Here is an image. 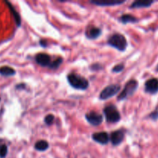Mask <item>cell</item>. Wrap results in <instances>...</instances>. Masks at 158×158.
<instances>
[{"label": "cell", "mask_w": 158, "mask_h": 158, "mask_svg": "<svg viewBox=\"0 0 158 158\" xmlns=\"http://www.w3.org/2000/svg\"><path fill=\"white\" fill-rule=\"evenodd\" d=\"M68 80L69 84L74 89L85 90L89 86V83L86 79L75 73L69 74L68 76Z\"/></svg>", "instance_id": "6da1fadb"}, {"label": "cell", "mask_w": 158, "mask_h": 158, "mask_svg": "<svg viewBox=\"0 0 158 158\" xmlns=\"http://www.w3.org/2000/svg\"><path fill=\"white\" fill-rule=\"evenodd\" d=\"M108 43L109 46H112L115 49H118L121 52L125 51L126 49L127 46H128L127 40L125 38V36L119 33L113 34L112 35H111L108 38Z\"/></svg>", "instance_id": "7a4b0ae2"}, {"label": "cell", "mask_w": 158, "mask_h": 158, "mask_svg": "<svg viewBox=\"0 0 158 158\" xmlns=\"http://www.w3.org/2000/svg\"><path fill=\"white\" fill-rule=\"evenodd\" d=\"M104 114L107 122L117 123L120 120V114L114 105H109L104 109Z\"/></svg>", "instance_id": "3957f363"}, {"label": "cell", "mask_w": 158, "mask_h": 158, "mask_svg": "<svg viewBox=\"0 0 158 158\" xmlns=\"http://www.w3.org/2000/svg\"><path fill=\"white\" fill-rule=\"evenodd\" d=\"M138 87V83L136 80H129L128 83L125 84V87H124L123 90L122 91L118 97V100H123L125 98H127L129 96L133 95L136 90Z\"/></svg>", "instance_id": "277c9868"}, {"label": "cell", "mask_w": 158, "mask_h": 158, "mask_svg": "<svg viewBox=\"0 0 158 158\" xmlns=\"http://www.w3.org/2000/svg\"><path fill=\"white\" fill-rule=\"evenodd\" d=\"M120 86L119 85H109V86H106L103 90L101 92L100 96H99V98L101 100H107V99L110 98V97H114L115 95L118 94L120 90Z\"/></svg>", "instance_id": "5b68a950"}, {"label": "cell", "mask_w": 158, "mask_h": 158, "mask_svg": "<svg viewBox=\"0 0 158 158\" xmlns=\"http://www.w3.org/2000/svg\"><path fill=\"white\" fill-rule=\"evenodd\" d=\"M85 118L88 120V123H91L93 126L100 125L102 123V120H103V117L101 114L95 112H93V111L85 115Z\"/></svg>", "instance_id": "8992f818"}, {"label": "cell", "mask_w": 158, "mask_h": 158, "mask_svg": "<svg viewBox=\"0 0 158 158\" xmlns=\"http://www.w3.org/2000/svg\"><path fill=\"white\" fill-rule=\"evenodd\" d=\"M36 62L37 64L43 67H50L52 63L51 58L48 54L39 53L36 56Z\"/></svg>", "instance_id": "52a82bcc"}, {"label": "cell", "mask_w": 158, "mask_h": 158, "mask_svg": "<svg viewBox=\"0 0 158 158\" xmlns=\"http://www.w3.org/2000/svg\"><path fill=\"white\" fill-rule=\"evenodd\" d=\"M145 91L148 94H155L158 92V79L153 78L145 83Z\"/></svg>", "instance_id": "ba28073f"}, {"label": "cell", "mask_w": 158, "mask_h": 158, "mask_svg": "<svg viewBox=\"0 0 158 158\" xmlns=\"http://www.w3.org/2000/svg\"><path fill=\"white\" fill-rule=\"evenodd\" d=\"M92 139L101 144H107L109 142V136L106 132L95 133L92 135Z\"/></svg>", "instance_id": "9c48e42d"}, {"label": "cell", "mask_w": 158, "mask_h": 158, "mask_svg": "<svg viewBox=\"0 0 158 158\" xmlns=\"http://www.w3.org/2000/svg\"><path fill=\"white\" fill-rule=\"evenodd\" d=\"M124 139V133L123 131L119 130V131H114L110 135V140L112 143L115 146L120 144Z\"/></svg>", "instance_id": "30bf717a"}, {"label": "cell", "mask_w": 158, "mask_h": 158, "mask_svg": "<svg viewBox=\"0 0 158 158\" xmlns=\"http://www.w3.org/2000/svg\"><path fill=\"white\" fill-rule=\"evenodd\" d=\"M125 2L124 0L122 1H117V0H91V3L99 6H111L120 5Z\"/></svg>", "instance_id": "8fae6325"}, {"label": "cell", "mask_w": 158, "mask_h": 158, "mask_svg": "<svg viewBox=\"0 0 158 158\" xmlns=\"http://www.w3.org/2000/svg\"><path fill=\"white\" fill-rule=\"evenodd\" d=\"M102 34V30L97 27H91L86 31L85 35L90 40H94L99 37Z\"/></svg>", "instance_id": "7c38bea8"}, {"label": "cell", "mask_w": 158, "mask_h": 158, "mask_svg": "<svg viewBox=\"0 0 158 158\" xmlns=\"http://www.w3.org/2000/svg\"><path fill=\"white\" fill-rule=\"evenodd\" d=\"M154 2L153 1L151 0H138V1L133 2L132 3L130 8L131 9H136V8H146V7H150L153 3Z\"/></svg>", "instance_id": "4fadbf2b"}, {"label": "cell", "mask_w": 158, "mask_h": 158, "mask_svg": "<svg viewBox=\"0 0 158 158\" xmlns=\"http://www.w3.org/2000/svg\"><path fill=\"white\" fill-rule=\"evenodd\" d=\"M6 3L8 5V6H9V9H10L11 12H12V15H13L14 20H15L16 26H20V25H21V19H20V14L16 12V10L15 9V8L12 6V4H11L10 2H6Z\"/></svg>", "instance_id": "5bb4252c"}, {"label": "cell", "mask_w": 158, "mask_h": 158, "mask_svg": "<svg viewBox=\"0 0 158 158\" xmlns=\"http://www.w3.org/2000/svg\"><path fill=\"white\" fill-rule=\"evenodd\" d=\"M0 74L5 77H11L15 74V70L9 66H2L0 67Z\"/></svg>", "instance_id": "9a60e30c"}, {"label": "cell", "mask_w": 158, "mask_h": 158, "mask_svg": "<svg viewBox=\"0 0 158 158\" xmlns=\"http://www.w3.org/2000/svg\"><path fill=\"white\" fill-rule=\"evenodd\" d=\"M120 21L122 22L123 24H127V23H136L138 21L137 19L134 17L133 15H129V14H125L122 15L120 17Z\"/></svg>", "instance_id": "2e32d148"}, {"label": "cell", "mask_w": 158, "mask_h": 158, "mask_svg": "<svg viewBox=\"0 0 158 158\" xmlns=\"http://www.w3.org/2000/svg\"><path fill=\"white\" fill-rule=\"evenodd\" d=\"M35 149L39 151H45L49 148V143L46 140H39L34 146Z\"/></svg>", "instance_id": "e0dca14e"}, {"label": "cell", "mask_w": 158, "mask_h": 158, "mask_svg": "<svg viewBox=\"0 0 158 158\" xmlns=\"http://www.w3.org/2000/svg\"><path fill=\"white\" fill-rule=\"evenodd\" d=\"M62 61H63V59L60 58V57L57 58L54 61H52V63H51L50 66V69H57L62 63Z\"/></svg>", "instance_id": "ac0fdd59"}, {"label": "cell", "mask_w": 158, "mask_h": 158, "mask_svg": "<svg viewBox=\"0 0 158 158\" xmlns=\"http://www.w3.org/2000/svg\"><path fill=\"white\" fill-rule=\"evenodd\" d=\"M8 153V148L6 144H2L0 146V157L5 158Z\"/></svg>", "instance_id": "d6986e66"}, {"label": "cell", "mask_w": 158, "mask_h": 158, "mask_svg": "<svg viewBox=\"0 0 158 158\" xmlns=\"http://www.w3.org/2000/svg\"><path fill=\"white\" fill-rule=\"evenodd\" d=\"M54 115L52 114H49V115L46 116L44 119V122L47 125H51L53 123H54Z\"/></svg>", "instance_id": "ffe728a7"}, {"label": "cell", "mask_w": 158, "mask_h": 158, "mask_svg": "<svg viewBox=\"0 0 158 158\" xmlns=\"http://www.w3.org/2000/svg\"><path fill=\"white\" fill-rule=\"evenodd\" d=\"M124 69V66L122 64H119V65H116L113 67L112 69V72L113 73H120Z\"/></svg>", "instance_id": "44dd1931"}, {"label": "cell", "mask_w": 158, "mask_h": 158, "mask_svg": "<svg viewBox=\"0 0 158 158\" xmlns=\"http://www.w3.org/2000/svg\"><path fill=\"white\" fill-rule=\"evenodd\" d=\"M150 118H152L153 120H156L158 119V111H154L153 113H152L150 115Z\"/></svg>", "instance_id": "7402d4cb"}, {"label": "cell", "mask_w": 158, "mask_h": 158, "mask_svg": "<svg viewBox=\"0 0 158 158\" xmlns=\"http://www.w3.org/2000/svg\"><path fill=\"white\" fill-rule=\"evenodd\" d=\"M40 45H41L42 46H44V47H45V46H46V45H47V44H46V43H46V40H40Z\"/></svg>", "instance_id": "603a6c76"}, {"label": "cell", "mask_w": 158, "mask_h": 158, "mask_svg": "<svg viewBox=\"0 0 158 158\" xmlns=\"http://www.w3.org/2000/svg\"><path fill=\"white\" fill-rule=\"evenodd\" d=\"M25 86H26V85L23 84V83H21V84L17 85L16 89H23V88H25Z\"/></svg>", "instance_id": "cb8c5ba5"}]
</instances>
